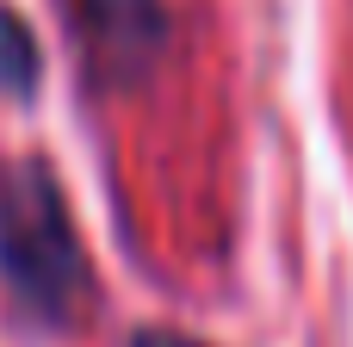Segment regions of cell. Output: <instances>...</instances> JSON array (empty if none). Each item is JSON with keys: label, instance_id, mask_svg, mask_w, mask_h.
<instances>
[{"label": "cell", "instance_id": "3957f363", "mask_svg": "<svg viewBox=\"0 0 353 347\" xmlns=\"http://www.w3.org/2000/svg\"><path fill=\"white\" fill-rule=\"evenodd\" d=\"M37 75V50H31V31L19 12H0V87L6 93H25Z\"/></svg>", "mask_w": 353, "mask_h": 347}, {"label": "cell", "instance_id": "7a4b0ae2", "mask_svg": "<svg viewBox=\"0 0 353 347\" xmlns=\"http://www.w3.org/2000/svg\"><path fill=\"white\" fill-rule=\"evenodd\" d=\"M81 6V31L93 62L112 81H143L168 43V12L161 0H74Z\"/></svg>", "mask_w": 353, "mask_h": 347}, {"label": "cell", "instance_id": "277c9868", "mask_svg": "<svg viewBox=\"0 0 353 347\" xmlns=\"http://www.w3.org/2000/svg\"><path fill=\"white\" fill-rule=\"evenodd\" d=\"M130 347H205V341L174 335V329H137V335H130Z\"/></svg>", "mask_w": 353, "mask_h": 347}, {"label": "cell", "instance_id": "6da1fadb", "mask_svg": "<svg viewBox=\"0 0 353 347\" xmlns=\"http://www.w3.org/2000/svg\"><path fill=\"white\" fill-rule=\"evenodd\" d=\"M0 273L25 317L62 329L87 310V255L56 174L25 155L0 168Z\"/></svg>", "mask_w": 353, "mask_h": 347}]
</instances>
